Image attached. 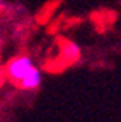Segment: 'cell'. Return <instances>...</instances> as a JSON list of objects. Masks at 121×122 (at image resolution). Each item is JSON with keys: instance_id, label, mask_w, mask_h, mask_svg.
<instances>
[{"instance_id": "4", "label": "cell", "mask_w": 121, "mask_h": 122, "mask_svg": "<svg viewBox=\"0 0 121 122\" xmlns=\"http://www.w3.org/2000/svg\"><path fill=\"white\" fill-rule=\"evenodd\" d=\"M0 86H2V77H0Z\"/></svg>"}, {"instance_id": "1", "label": "cell", "mask_w": 121, "mask_h": 122, "mask_svg": "<svg viewBox=\"0 0 121 122\" xmlns=\"http://www.w3.org/2000/svg\"><path fill=\"white\" fill-rule=\"evenodd\" d=\"M34 67L32 60L28 55H19L12 58L6 66V76L15 83H19Z\"/></svg>"}, {"instance_id": "2", "label": "cell", "mask_w": 121, "mask_h": 122, "mask_svg": "<svg viewBox=\"0 0 121 122\" xmlns=\"http://www.w3.org/2000/svg\"><path fill=\"white\" fill-rule=\"evenodd\" d=\"M60 48H61V57L67 63H74L80 58V50L74 42L63 39L60 41Z\"/></svg>"}, {"instance_id": "3", "label": "cell", "mask_w": 121, "mask_h": 122, "mask_svg": "<svg viewBox=\"0 0 121 122\" xmlns=\"http://www.w3.org/2000/svg\"><path fill=\"white\" fill-rule=\"evenodd\" d=\"M39 83H41V71L38 68L32 67L31 70H29V73L19 81V86L23 90H32V89L38 87Z\"/></svg>"}]
</instances>
